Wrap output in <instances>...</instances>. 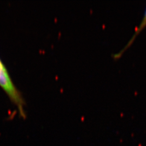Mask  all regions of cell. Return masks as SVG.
<instances>
[{
	"label": "cell",
	"instance_id": "6da1fadb",
	"mask_svg": "<svg viewBox=\"0 0 146 146\" xmlns=\"http://www.w3.org/2000/svg\"><path fill=\"white\" fill-rule=\"evenodd\" d=\"M0 86L8 95L12 102L17 107L19 113L25 118L26 114L24 111V100L20 93L13 82L5 65L0 60Z\"/></svg>",
	"mask_w": 146,
	"mask_h": 146
},
{
	"label": "cell",
	"instance_id": "7a4b0ae2",
	"mask_svg": "<svg viewBox=\"0 0 146 146\" xmlns=\"http://www.w3.org/2000/svg\"><path fill=\"white\" fill-rule=\"evenodd\" d=\"M146 27V8L145 11V14L143 17L142 19L139 26L137 27L136 28L135 30V32L134 33V34L132 35V36L131 38L129 39V40L128 41V42H127L125 44V46L123 47L121 50H120L119 52H116L115 54H114L112 55V58H113L114 60H117L119 58H120L122 55L123 54V53L125 52V51L131 47V45L133 44V43L134 41V40H135L136 37L138 36V35L141 32L145 27Z\"/></svg>",
	"mask_w": 146,
	"mask_h": 146
}]
</instances>
